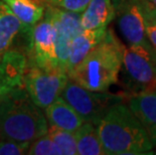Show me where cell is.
<instances>
[{
    "label": "cell",
    "mask_w": 156,
    "mask_h": 155,
    "mask_svg": "<svg viewBox=\"0 0 156 155\" xmlns=\"http://www.w3.org/2000/svg\"><path fill=\"white\" fill-rule=\"evenodd\" d=\"M101 144L107 155L152 154L150 138L128 105L114 104L97 124Z\"/></svg>",
    "instance_id": "6da1fadb"
},
{
    "label": "cell",
    "mask_w": 156,
    "mask_h": 155,
    "mask_svg": "<svg viewBox=\"0 0 156 155\" xmlns=\"http://www.w3.org/2000/svg\"><path fill=\"white\" fill-rule=\"evenodd\" d=\"M48 129L44 113L22 86L0 97V140L31 143Z\"/></svg>",
    "instance_id": "7a4b0ae2"
},
{
    "label": "cell",
    "mask_w": 156,
    "mask_h": 155,
    "mask_svg": "<svg viewBox=\"0 0 156 155\" xmlns=\"http://www.w3.org/2000/svg\"><path fill=\"white\" fill-rule=\"evenodd\" d=\"M125 47L108 30L101 42L68 74L71 81L88 90L106 92L118 82Z\"/></svg>",
    "instance_id": "3957f363"
},
{
    "label": "cell",
    "mask_w": 156,
    "mask_h": 155,
    "mask_svg": "<svg viewBox=\"0 0 156 155\" xmlns=\"http://www.w3.org/2000/svg\"><path fill=\"white\" fill-rule=\"evenodd\" d=\"M124 81L131 95L156 92V51L130 45L123 51Z\"/></svg>",
    "instance_id": "277c9868"
},
{
    "label": "cell",
    "mask_w": 156,
    "mask_h": 155,
    "mask_svg": "<svg viewBox=\"0 0 156 155\" xmlns=\"http://www.w3.org/2000/svg\"><path fill=\"white\" fill-rule=\"evenodd\" d=\"M61 97L81 116L83 121L96 126L112 105L122 103L124 100L123 96L88 90L69 79Z\"/></svg>",
    "instance_id": "5b68a950"
},
{
    "label": "cell",
    "mask_w": 156,
    "mask_h": 155,
    "mask_svg": "<svg viewBox=\"0 0 156 155\" xmlns=\"http://www.w3.org/2000/svg\"><path fill=\"white\" fill-rule=\"evenodd\" d=\"M68 81L69 77L66 72L27 65L22 87L35 105L45 109L61 96Z\"/></svg>",
    "instance_id": "8992f818"
},
{
    "label": "cell",
    "mask_w": 156,
    "mask_h": 155,
    "mask_svg": "<svg viewBox=\"0 0 156 155\" xmlns=\"http://www.w3.org/2000/svg\"><path fill=\"white\" fill-rule=\"evenodd\" d=\"M27 65H34L44 70L59 71L56 55L55 29L51 18L45 12L44 17L32 28Z\"/></svg>",
    "instance_id": "52a82bcc"
},
{
    "label": "cell",
    "mask_w": 156,
    "mask_h": 155,
    "mask_svg": "<svg viewBox=\"0 0 156 155\" xmlns=\"http://www.w3.org/2000/svg\"><path fill=\"white\" fill-rule=\"evenodd\" d=\"M118 25L130 45L154 48L145 32V22L141 0H112Z\"/></svg>",
    "instance_id": "ba28073f"
},
{
    "label": "cell",
    "mask_w": 156,
    "mask_h": 155,
    "mask_svg": "<svg viewBox=\"0 0 156 155\" xmlns=\"http://www.w3.org/2000/svg\"><path fill=\"white\" fill-rule=\"evenodd\" d=\"M32 28L34 25L21 22L0 0V57L10 49H19L28 55Z\"/></svg>",
    "instance_id": "9c48e42d"
},
{
    "label": "cell",
    "mask_w": 156,
    "mask_h": 155,
    "mask_svg": "<svg viewBox=\"0 0 156 155\" xmlns=\"http://www.w3.org/2000/svg\"><path fill=\"white\" fill-rule=\"evenodd\" d=\"M128 107L140 121L153 146H156V92L131 95Z\"/></svg>",
    "instance_id": "30bf717a"
},
{
    "label": "cell",
    "mask_w": 156,
    "mask_h": 155,
    "mask_svg": "<svg viewBox=\"0 0 156 155\" xmlns=\"http://www.w3.org/2000/svg\"><path fill=\"white\" fill-rule=\"evenodd\" d=\"M44 110L48 125L58 129L75 133L84 122L81 116L61 96Z\"/></svg>",
    "instance_id": "8fae6325"
},
{
    "label": "cell",
    "mask_w": 156,
    "mask_h": 155,
    "mask_svg": "<svg viewBox=\"0 0 156 155\" xmlns=\"http://www.w3.org/2000/svg\"><path fill=\"white\" fill-rule=\"evenodd\" d=\"M115 18L112 0H91L81 14L83 30L106 29Z\"/></svg>",
    "instance_id": "7c38bea8"
},
{
    "label": "cell",
    "mask_w": 156,
    "mask_h": 155,
    "mask_svg": "<svg viewBox=\"0 0 156 155\" xmlns=\"http://www.w3.org/2000/svg\"><path fill=\"white\" fill-rule=\"evenodd\" d=\"M107 33L106 29L98 30H83L73 39L69 44L67 74L73 71L81 62L84 58L97 45Z\"/></svg>",
    "instance_id": "4fadbf2b"
},
{
    "label": "cell",
    "mask_w": 156,
    "mask_h": 155,
    "mask_svg": "<svg viewBox=\"0 0 156 155\" xmlns=\"http://www.w3.org/2000/svg\"><path fill=\"white\" fill-rule=\"evenodd\" d=\"M16 17L23 23L34 25L44 17L45 2L44 0H2Z\"/></svg>",
    "instance_id": "5bb4252c"
},
{
    "label": "cell",
    "mask_w": 156,
    "mask_h": 155,
    "mask_svg": "<svg viewBox=\"0 0 156 155\" xmlns=\"http://www.w3.org/2000/svg\"><path fill=\"white\" fill-rule=\"evenodd\" d=\"M77 152L80 155H105L100 138H99L97 126L90 122H83L75 132Z\"/></svg>",
    "instance_id": "9a60e30c"
},
{
    "label": "cell",
    "mask_w": 156,
    "mask_h": 155,
    "mask_svg": "<svg viewBox=\"0 0 156 155\" xmlns=\"http://www.w3.org/2000/svg\"><path fill=\"white\" fill-rule=\"evenodd\" d=\"M52 141L58 145L62 150V155H77V144H76L75 134L72 132L58 129L55 127L49 126L48 133Z\"/></svg>",
    "instance_id": "2e32d148"
},
{
    "label": "cell",
    "mask_w": 156,
    "mask_h": 155,
    "mask_svg": "<svg viewBox=\"0 0 156 155\" xmlns=\"http://www.w3.org/2000/svg\"><path fill=\"white\" fill-rule=\"evenodd\" d=\"M29 155H62L59 149L48 134L32 141L27 150Z\"/></svg>",
    "instance_id": "e0dca14e"
},
{
    "label": "cell",
    "mask_w": 156,
    "mask_h": 155,
    "mask_svg": "<svg viewBox=\"0 0 156 155\" xmlns=\"http://www.w3.org/2000/svg\"><path fill=\"white\" fill-rule=\"evenodd\" d=\"M46 4L64 10L82 13L88 6L91 0H44Z\"/></svg>",
    "instance_id": "ac0fdd59"
},
{
    "label": "cell",
    "mask_w": 156,
    "mask_h": 155,
    "mask_svg": "<svg viewBox=\"0 0 156 155\" xmlns=\"http://www.w3.org/2000/svg\"><path fill=\"white\" fill-rule=\"evenodd\" d=\"M30 143L18 142L13 140H0V155L27 154Z\"/></svg>",
    "instance_id": "d6986e66"
},
{
    "label": "cell",
    "mask_w": 156,
    "mask_h": 155,
    "mask_svg": "<svg viewBox=\"0 0 156 155\" xmlns=\"http://www.w3.org/2000/svg\"><path fill=\"white\" fill-rule=\"evenodd\" d=\"M145 24H156V7L146 0H141Z\"/></svg>",
    "instance_id": "ffe728a7"
},
{
    "label": "cell",
    "mask_w": 156,
    "mask_h": 155,
    "mask_svg": "<svg viewBox=\"0 0 156 155\" xmlns=\"http://www.w3.org/2000/svg\"><path fill=\"white\" fill-rule=\"evenodd\" d=\"M14 88L16 87L14 86V84L12 83L10 78L8 77L7 72L3 69L1 64H0V97Z\"/></svg>",
    "instance_id": "44dd1931"
},
{
    "label": "cell",
    "mask_w": 156,
    "mask_h": 155,
    "mask_svg": "<svg viewBox=\"0 0 156 155\" xmlns=\"http://www.w3.org/2000/svg\"><path fill=\"white\" fill-rule=\"evenodd\" d=\"M145 32L148 41L156 51V24H145Z\"/></svg>",
    "instance_id": "7402d4cb"
},
{
    "label": "cell",
    "mask_w": 156,
    "mask_h": 155,
    "mask_svg": "<svg viewBox=\"0 0 156 155\" xmlns=\"http://www.w3.org/2000/svg\"><path fill=\"white\" fill-rule=\"evenodd\" d=\"M147 2H149L152 6H154V7H156V0H146Z\"/></svg>",
    "instance_id": "603a6c76"
}]
</instances>
